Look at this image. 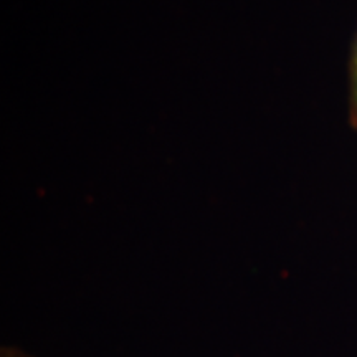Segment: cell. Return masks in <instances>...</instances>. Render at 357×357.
<instances>
[{
    "label": "cell",
    "mask_w": 357,
    "mask_h": 357,
    "mask_svg": "<svg viewBox=\"0 0 357 357\" xmlns=\"http://www.w3.org/2000/svg\"><path fill=\"white\" fill-rule=\"evenodd\" d=\"M356 129H357V126H356Z\"/></svg>",
    "instance_id": "cell-3"
},
{
    "label": "cell",
    "mask_w": 357,
    "mask_h": 357,
    "mask_svg": "<svg viewBox=\"0 0 357 357\" xmlns=\"http://www.w3.org/2000/svg\"><path fill=\"white\" fill-rule=\"evenodd\" d=\"M0 357H30V356H26L24 351L15 349V347H3L2 352H0Z\"/></svg>",
    "instance_id": "cell-2"
},
{
    "label": "cell",
    "mask_w": 357,
    "mask_h": 357,
    "mask_svg": "<svg viewBox=\"0 0 357 357\" xmlns=\"http://www.w3.org/2000/svg\"><path fill=\"white\" fill-rule=\"evenodd\" d=\"M349 121L352 128L357 126V35L352 45L349 66Z\"/></svg>",
    "instance_id": "cell-1"
}]
</instances>
